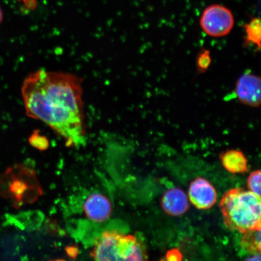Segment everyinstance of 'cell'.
Returning a JSON list of instances; mask_svg holds the SVG:
<instances>
[{"label": "cell", "mask_w": 261, "mask_h": 261, "mask_svg": "<svg viewBox=\"0 0 261 261\" xmlns=\"http://www.w3.org/2000/svg\"><path fill=\"white\" fill-rule=\"evenodd\" d=\"M220 158L224 168L232 174H244L249 171L247 159L239 150H228L221 153Z\"/></svg>", "instance_id": "cell-9"}, {"label": "cell", "mask_w": 261, "mask_h": 261, "mask_svg": "<svg viewBox=\"0 0 261 261\" xmlns=\"http://www.w3.org/2000/svg\"><path fill=\"white\" fill-rule=\"evenodd\" d=\"M200 23L203 31L210 37H223L232 30L234 18L229 9L220 5H212L204 9Z\"/></svg>", "instance_id": "cell-4"}, {"label": "cell", "mask_w": 261, "mask_h": 261, "mask_svg": "<svg viewBox=\"0 0 261 261\" xmlns=\"http://www.w3.org/2000/svg\"><path fill=\"white\" fill-rule=\"evenodd\" d=\"M21 93L28 117L46 123L68 146L84 144L86 127L79 77L40 70L25 78Z\"/></svg>", "instance_id": "cell-1"}, {"label": "cell", "mask_w": 261, "mask_h": 261, "mask_svg": "<svg viewBox=\"0 0 261 261\" xmlns=\"http://www.w3.org/2000/svg\"><path fill=\"white\" fill-rule=\"evenodd\" d=\"M182 259V254L178 249H174L168 251L166 253V260L180 261Z\"/></svg>", "instance_id": "cell-15"}, {"label": "cell", "mask_w": 261, "mask_h": 261, "mask_svg": "<svg viewBox=\"0 0 261 261\" xmlns=\"http://www.w3.org/2000/svg\"><path fill=\"white\" fill-rule=\"evenodd\" d=\"M241 245L244 250L252 255L260 254V230H250L243 233Z\"/></svg>", "instance_id": "cell-11"}, {"label": "cell", "mask_w": 261, "mask_h": 261, "mask_svg": "<svg viewBox=\"0 0 261 261\" xmlns=\"http://www.w3.org/2000/svg\"><path fill=\"white\" fill-rule=\"evenodd\" d=\"M212 63L211 51L208 49H201L198 55L196 65L198 73H205L210 68Z\"/></svg>", "instance_id": "cell-12"}, {"label": "cell", "mask_w": 261, "mask_h": 261, "mask_svg": "<svg viewBox=\"0 0 261 261\" xmlns=\"http://www.w3.org/2000/svg\"><path fill=\"white\" fill-rule=\"evenodd\" d=\"M220 208L225 226L230 230H260V197L243 188L230 189L222 197Z\"/></svg>", "instance_id": "cell-2"}, {"label": "cell", "mask_w": 261, "mask_h": 261, "mask_svg": "<svg viewBox=\"0 0 261 261\" xmlns=\"http://www.w3.org/2000/svg\"><path fill=\"white\" fill-rule=\"evenodd\" d=\"M90 255L97 260H147L144 247L135 236L106 231L94 245Z\"/></svg>", "instance_id": "cell-3"}, {"label": "cell", "mask_w": 261, "mask_h": 261, "mask_svg": "<svg viewBox=\"0 0 261 261\" xmlns=\"http://www.w3.org/2000/svg\"><path fill=\"white\" fill-rule=\"evenodd\" d=\"M86 217L94 223H103L110 217L112 205L106 196L94 193L88 197L83 205Z\"/></svg>", "instance_id": "cell-7"}, {"label": "cell", "mask_w": 261, "mask_h": 261, "mask_svg": "<svg viewBox=\"0 0 261 261\" xmlns=\"http://www.w3.org/2000/svg\"><path fill=\"white\" fill-rule=\"evenodd\" d=\"M236 93L240 102L253 108L260 107L261 102V80L259 76L246 73L237 81Z\"/></svg>", "instance_id": "cell-5"}, {"label": "cell", "mask_w": 261, "mask_h": 261, "mask_svg": "<svg viewBox=\"0 0 261 261\" xmlns=\"http://www.w3.org/2000/svg\"><path fill=\"white\" fill-rule=\"evenodd\" d=\"M246 38H245V46L250 45L256 48V51L260 48L261 24L259 18H253L251 20L243 25Z\"/></svg>", "instance_id": "cell-10"}, {"label": "cell", "mask_w": 261, "mask_h": 261, "mask_svg": "<svg viewBox=\"0 0 261 261\" xmlns=\"http://www.w3.org/2000/svg\"><path fill=\"white\" fill-rule=\"evenodd\" d=\"M161 205L165 213L172 217L180 216L189 208L187 195L179 188L166 191L163 196Z\"/></svg>", "instance_id": "cell-8"}, {"label": "cell", "mask_w": 261, "mask_h": 261, "mask_svg": "<svg viewBox=\"0 0 261 261\" xmlns=\"http://www.w3.org/2000/svg\"><path fill=\"white\" fill-rule=\"evenodd\" d=\"M3 19V13L1 8H0V24L2 23Z\"/></svg>", "instance_id": "cell-16"}, {"label": "cell", "mask_w": 261, "mask_h": 261, "mask_svg": "<svg viewBox=\"0 0 261 261\" xmlns=\"http://www.w3.org/2000/svg\"><path fill=\"white\" fill-rule=\"evenodd\" d=\"M260 171H254L248 178L247 187L249 191L260 197Z\"/></svg>", "instance_id": "cell-14"}, {"label": "cell", "mask_w": 261, "mask_h": 261, "mask_svg": "<svg viewBox=\"0 0 261 261\" xmlns=\"http://www.w3.org/2000/svg\"><path fill=\"white\" fill-rule=\"evenodd\" d=\"M188 195L191 203L198 210H210L217 203L216 189L204 178L198 177L191 182Z\"/></svg>", "instance_id": "cell-6"}, {"label": "cell", "mask_w": 261, "mask_h": 261, "mask_svg": "<svg viewBox=\"0 0 261 261\" xmlns=\"http://www.w3.org/2000/svg\"><path fill=\"white\" fill-rule=\"evenodd\" d=\"M29 142L33 147L40 151H45L49 147L48 140L46 137L41 135L38 130H34L29 139Z\"/></svg>", "instance_id": "cell-13"}]
</instances>
